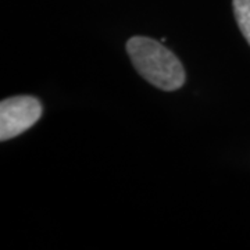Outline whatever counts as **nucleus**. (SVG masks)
Here are the masks:
<instances>
[{"label": "nucleus", "mask_w": 250, "mask_h": 250, "mask_svg": "<svg viewBox=\"0 0 250 250\" xmlns=\"http://www.w3.org/2000/svg\"><path fill=\"white\" fill-rule=\"evenodd\" d=\"M126 52L135 70L153 86L167 92L184 86L187 74L182 62L161 42L134 36L126 42Z\"/></svg>", "instance_id": "1"}, {"label": "nucleus", "mask_w": 250, "mask_h": 250, "mask_svg": "<svg viewBox=\"0 0 250 250\" xmlns=\"http://www.w3.org/2000/svg\"><path fill=\"white\" fill-rule=\"evenodd\" d=\"M42 117V104L32 96H14L0 103V139L9 141L29 129Z\"/></svg>", "instance_id": "2"}, {"label": "nucleus", "mask_w": 250, "mask_h": 250, "mask_svg": "<svg viewBox=\"0 0 250 250\" xmlns=\"http://www.w3.org/2000/svg\"><path fill=\"white\" fill-rule=\"evenodd\" d=\"M232 6L238 27L250 45V0H232Z\"/></svg>", "instance_id": "3"}]
</instances>
